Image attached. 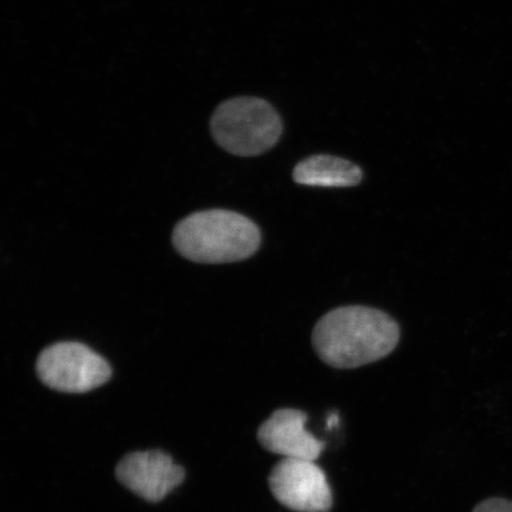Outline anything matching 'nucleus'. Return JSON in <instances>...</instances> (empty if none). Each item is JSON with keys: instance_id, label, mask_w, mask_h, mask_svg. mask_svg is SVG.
<instances>
[{"instance_id": "obj_1", "label": "nucleus", "mask_w": 512, "mask_h": 512, "mask_svg": "<svg viewBox=\"0 0 512 512\" xmlns=\"http://www.w3.org/2000/svg\"><path fill=\"white\" fill-rule=\"evenodd\" d=\"M400 339L395 320L367 306H343L319 320L312 343L320 360L336 369H354L392 354Z\"/></svg>"}, {"instance_id": "obj_2", "label": "nucleus", "mask_w": 512, "mask_h": 512, "mask_svg": "<svg viewBox=\"0 0 512 512\" xmlns=\"http://www.w3.org/2000/svg\"><path fill=\"white\" fill-rule=\"evenodd\" d=\"M172 241L185 259L200 264H230L251 258L261 243L256 224L234 211L206 210L179 222Z\"/></svg>"}, {"instance_id": "obj_3", "label": "nucleus", "mask_w": 512, "mask_h": 512, "mask_svg": "<svg viewBox=\"0 0 512 512\" xmlns=\"http://www.w3.org/2000/svg\"><path fill=\"white\" fill-rule=\"evenodd\" d=\"M215 142L240 157H255L270 151L283 134V120L264 99L240 96L222 102L210 121Z\"/></svg>"}, {"instance_id": "obj_4", "label": "nucleus", "mask_w": 512, "mask_h": 512, "mask_svg": "<svg viewBox=\"0 0 512 512\" xmlns=\"http://www.w3.org/2000/svg\"><path fill=\"white\" fill-rule=\"evenodd\" d=\"M36 369L46 386L72 394L91 392L112 376V368L104 357L76 342L57 343L42 351Z\"/></svg>"}, {"instance_id": "obj_5", "label": "nucleus", "mask_w": 512, "mask_h": 512, "mask_svg": "<svg viewBox=\"0 0 512 512\" xmlns=\"http://www.w3.org/2000/svg\"><path fill=\"white\" fill-rule=\"evenodd\" d=\"M270 489L285 508L296 512H328L332 491L325 472L312 460L284 458L273 467Z\"/></svg>"}, {"instance_id": "obj_6", "label": "nucleus", "mask_w": 512, "mask_h": 512, "mask_svg": "<svg viewBox=\"0 0 512 512\" xmlns=\"http://www.w3.org/2000/svg\"><path fill=\"white\" fill-rule=\"evenodd\" d=\"M115 475L133 494L157 503L183 483L185 471L169 454L146 451L127 454L120 460Z\"/></svg>"}, {"instance_id": "obj_7", "label": "nucleus", "mask_w": 512, "mask_h": 512, "mask_svg": "<svg viewBox=\"0 0 512 512\" xmlns=\"http://www.w3.org/2000/svg\"><path fill=\"white\" fill-rule=\"evenodd\" d=\"M306 421L307 415L299 409H278L260 426L259 443L278 456L316 462L325 444L306 431Z\"/></svg>"}, {"instance_id": "obj_8", "label": "nucleus", "mask_w": 512, "mask_h": 512, "mask_svg": "<svg viewBox=\"0 0 512 512\" xmlns=\"http://www.w3.org/2000/svg\"><path fill=\"white\" fill-rule=\"evenodd\" d=\"M362 178L360 166L329 155L306 158L293 171L294 182L307 187L350 188L360 184Z\"/></svg>"}, {"instance_id": "obj_9", "label": "nucleus", "mask_w": 512, "mask_h": 512, "mask_svg": "<svg viewBox=\"0 0 512 512\" xmlns=\"http://www.w3.org/2000/svg\"><path fill=\"white\" fill-rule=\"evenodd\" d=\"M473 512H512V501L505 498H490L479 503Z\"/></svg>"}]
</instances>
